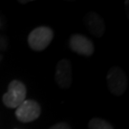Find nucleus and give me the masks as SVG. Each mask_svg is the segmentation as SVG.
Returning a JSON list of instances; mask_svg holds the SVG:
<instances>
[{"label": "nucleus", "mask_w": 129, "mask_h": 129, "mask_svg": "<svg viewBox=\"0 0 129 129\" xmlns=\"http://www.w3.org/2000/svg\"><path fill=\"white\" fill-rule=\"evenodd\" d=\"M27 89L19 80L14 79L8 86V91L2 97L3 103L9 108H17L26 100Z\"/></svg>", "instance_id": "1"}, {"label": "nucleus", "mask_w": 129, "mask_h": 129, "mask_svg": "<svg viewBox=\"0 0 129 129\" xmlns=\"http://www.w3.org/2000/svg\"><path fill=\"white\" fill-rule=\"evenodd\" d=\"M54 33L49 27L40 26L34 29L28 37V43L34 51L41 52L50 45Z\"/></svg>", "instance_id": "2"}, {"label": "nucleus", "mask_w": 129, "mask_h": 129, "mask_svg": "<svg viewBox=\"0 0 129 129\" xmlns=\"http://www.w3.org/2000/svg\"><path fill=\"white\" fill-rule=\"evenodd\" d=\"M107 84L110 92L115 96H121L127 88V78L120 67H112L107 75Z\"/></svg>", "instance_id": "3"}, {"label": "nucleus", "mask_w": 129, "mask_h": 129, "mask_svg": "<svg viewBox=\"0 0 129 129\" xmlns=\"http://www.w3.org/2000/svg\"><path fill=\"white\" fill-rule=\"evenodd\" d=\"M41 108L36 101L25 100L15 110V117L22 122H31L40 116Z\"/></svg>", "instance_id": "4"}, {"label": "nucleus", "mask_w": 129, "mask_h": 129, "mask_svg": "<svg viewBox=\"0 0 129 129\" xmlns=\"http://www.w3.org/2000/svg\"><path fill=\"white\" fill-rule=\"evenodd\" d=\"M69 46L72 51L78 55H91L94 53V45L92 41L82 35H73L69 40Z\"/></svg>", "instance_id": "5"}, {"label": "nucleus", "mask_w": 129, "mask_h": 129, "mask_svg": "<svg viewBox=\"0 0 129 129\" xmlns=\"http://www.w3.org/2000/svg\"><path fill=\"white\" fill-rule=\"evenodd\" d=\"M55 81L60 87L67 89L72 84V70L69 60L61 59L55 68Z\"/></svg>", "instance_id": "6"}, {"label": "nucleus", "mask_w": 129, "mask_h": 129, "mask_svg": "<svg viewBox=\"0 0 129 129\" xmlns=\"http://www.w3.org/2000/svg\"><path fill=\"white\" fill-rule=\"evenodd\" d=\"M84 23L93 36L102 37L104 33V22L102 18L96 13H89L84 18Z\"/></svg>", "instance_id": "7"}, {"label": "nucleus", "mask_w": 129, "mask_h": 129, "mask_svg": "<svg viewBox=\"0 0 129 129\" xmlns=\"http://www.w3.org/2000/svg\"><path fill=\"white\" fill-rule=\"evenodd\" d=\"M89 129H113L112 125L107 122L106 120L100 119V118H94L89 121L88 124Z\"/></svg>", "instance_id": "8"}, {"label": "nucleus", "mask_w": 129, "mask_h": 129, "mask_svg": "<svg viewBox=\"0 0 129 129\" xmlns=\"http://www.w3.org/2000/svg\"><path fill=\"white\" fill-rule=\"evenodd\" d=\"M50 129H71V127L66 122H59V123L53 125Z\"/></svg>", "instance_id": "9"}, {"label": "nucleus", "mask_w": 129, "mask_h": 129, "mask_svg": "<svg viewBox=\"0 0 129 129\" xmlns=\"http://www.w3.org/2000/svg\"><path fill=\"white\" fill-rule=\"evenodd\" d=\"M0 25H1V23H0Z\"/></svg>", "instance_id": "10"}]
</instances>
